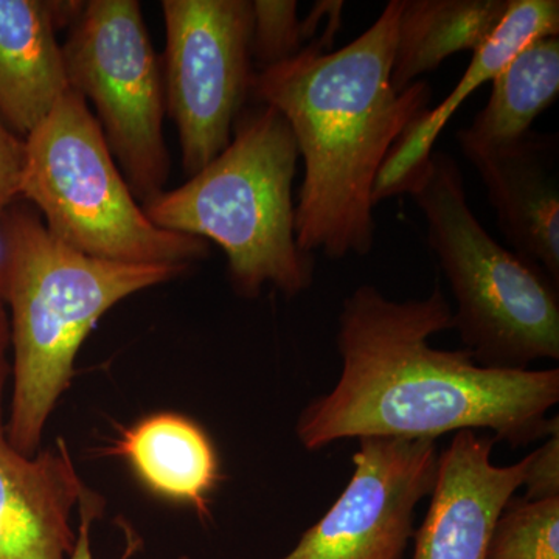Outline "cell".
Instances as JSON below:
<instances>
[{
    "instance_id": "obj_19",
    "label": "cell",
    "mask_w": 559,
    "mask_h": 559,
    "mask_svg": "<svg viewBox=\"0 0 559 559\" xmlns=\"http://www.w3.org/2000/svg\"><path fill=\"white\" fill-rule=\"evenodd\" d=\"M329 7L330 2L316 3L311 16L300 21L296 0H253L250 55L260 70L296 57Z\"/></svg>"
},
{
    "instance_id": "obj_15",
    "label": "cell",
    "mask_w": 559,
    "mask_h": 559,
    "mask_svg": "<svg viewBox=\"0 0 559 559\" xmlns=\"http://www.w3.org/2000/svg\"><path fill=\"white\" fill-rule=\"evenodd\" d=\"M106 454L127 460L153 495L191 507L201 521L210 520V496L221 480L219 459L193 419L170 412L150 415L121 430Z\"/></svg>"
},
{
    "instance_id": "obj_1",
    "label": "cell",
    "mask_w": 559,
    "mask_h": 559,
    "mask_svg": "<svg viewBox=\"0 0 559 559\" xmlns=\"http://www.w3.org/2000/svg\"><path fill=\"white\" fill-rule=\"evenodd\" d=\"M454 311L437 285L426 299L390 300L371 285L342 304L340 380L296 423L307 451L341 440L429 439L491 430L496 441L527 447L559 429V370L481 367L468 349H439L430 337L454 330Z\"/></svg>"
},
{
    "instance_id": "obj_6",
    "label": "cell",
    "mask_w": 559,
    "mask_h": 559,
    "mask_svg": "<svg viewBox=\"0 0 559 559\" xmlns=\"http://www.w3.org/2000/svg\"><path fill=\"white\" fill-rule=\"evenodd\" d=\"M24 142L21 197L57 240L117 263L190 267L207 259V241L151 223L76 92H66Z\"/></svg>"
},
{
    "instance_id": "obj_11",
    "label": "cell",
    "mask_w": 559,
    "mask_h": 559,
    "mask_svg": "<svg viewBox=\"0 0 559 559\" xmlns=\"http://www.w3.org/2000/svg\"><path fill=\"white\" fill-rule=\"evenodd\" d=\"M87 488L64 440L22 454L0 411V559H68L76 540L72 514Z\"/></svg>"
},
{
    "instance_id": "obj_8",
    "label": "cell",
    "mask_w": 559,
    "mask_h": 559,
    "mask_svg": "<svg viewBox=\"0 0 559 559\" xmlns=\"http://www.w3.org/2000/svg\"><path fill=\"white\" fill-rule=\"evenodd\" d=\"M164 92L194 176L229 146L245 110L252 70V2L165 0Z\"/></svg>"
},
{
    "instance_id": "obj_20",
    "label": "cell",
    "mask_w": 559,
    "mask_h": 559,
    "mask_svg": "<svg viewBox=\"0 0 559 559\" xmlns=\"http://www.w3.org/2000/svg\"><path fill=\"white\" fill-rule=\"evenodd\" d=\"M527 500L559 498V429L547 437L538 450L530 452L524 484Z\"/></svg>"
},
{
    "instance_id": "obj_18",
    "label": "cell",
    "mask_w": 559,
    "mask_h": 559,
    "mask_svg": "<svg viewBox=\"0 0 559 559\" xmlns=\"http://www.w3.org/2000/svg\"><path fill=\"white\" fill-rule=\"evenodd\" d=\"M485 559H559V498L510 499L492 528Z\"/></svg>"
},
{
    "instance_id": "obj_7",
    "label": "cell",
    "mask_w": 559,
    "mask_h": 559,
    "mask_svg": "<svg viewBox=\"0 0 559 559\" xmlns=\"http://www.w3.org/2000/svg\"><path fill=\"white\" fill-rule=\"evenodd\" d=\"M62 49L69 90L92 102L110 153L134 197L164 191L170 156L165 92L156 50L135 0L84 2Z\"/></svg>"
},
{
    "instance_id": "obj_23",
    "label": "cell",
    "mask_w": 559,
    "mask_h": 559,
    "mask_svg": "<svg viewBox=\"0 0 559 559\" xmlns=\"http://www.w3.org/2000/svg\"><path fill=\"white\" fill-rule=\"evenodd\" d=\"M10 323L7 314L5 305L0 299V411H2L3 395H5L7 384L11 378L10 359Z\"/></svg>"
},
{
    "instance_id": "obj_5",
    "label": "cell",
    "mask_w": 559,
    "mask_h": 559,
    "mask_svg": "<svg viewBox=\"0 0 559 559\" xmlns=\"http://www.w3.org/2000/svg\"><path fill=\"white\" fill-rule=\"evenodd\" d=\"M411 197L457 304L452 319L463 348L487 369L528 370L538 360H558V283L485 230L457 160L432 153Z\"/></svg>"
},
{
    "instance_id": "obj_9",
    "label": "cell",
    "mask_w": 559,
    "mask_h": 559,
    "mask_svg": "<svg viewBox=\"0 0 559 559\" xmlns=\"http://www.w3.org/2000/svg\"><path fill=\"white\" fill-rule=\"evenodd\" d=\"M439 457L437 440L359 439L347 487L277 559H404L415 511L432 495Z\"/></svg>"
},
{
    "instance_id": "obj_4",
    "label": "cell",
    "mask_w": 559,
    "mask_h": 559,
    "mask_svg": "<svg viewBox=\"0 0 559 559\" xmlns=\"http://www.w3.org/2000/svg\"><path fill=\"white\" fill-rule=\"evenodd\" d=\"M299 150L288 121L266 105L242 110L229 146L183 186L143 204L151 223L213 241L226 253L238 296L271 285L296 297L314 282L316 260L296 240L293 182Z\"/></svg>"
},
{
    "instance_id": "obj_10",
    "label": "cell",
    "mask_w": 559,
    "mask_h": 559,
    "mask_svg": "<svg viewBox=\"0 0 559 559\" xmlns=\"http://www.w3.org/2000/svg\"><path fill=\"white\" fill-rule=\"evenodd\" d=\"M495 437L476 430L454 433L440 454L412 559H485L496 521L522 488L528 463L525 455L514 465H495Z\"/></svg>"
},
{
    "instance_id": "obj_13",
    "label": "cell",
    "mask_w": 559,
    "mask_h": 559,
    "mask_svg": "<svg viewBox=\"0 0 559 559\" xmlns=\"http://www.w3.org/2000/svg\"><path fill=\"white\" fill-rule=\"evenodd\" d=\"M559 35L558 0H510L509 10L491 38L474 51L457 87L403 132L392 146L374 180L373 205L400 194H411L428 173L433 143L462 103L492 81L533 40Z\"/></svg>"
},
{
    "instance_id": "obj_22",
    "label": "cell",
    "mask_w": 559,
    "mask_h": 559,
    "mask_svg": "<svg viewBox=\"0 0 559 559\" xmlns=\"http://www.w3.org/2000/svg\"><path fill=\"white\" fill-rule=\"evenodd\" d=\"M105 511V499L98 492L87 488L81 496L79 503L80 525L76 533L75 546L68 559H95L92 554V527L95 521L100 520ZM139 539H132V535L128 536V546L123 557L120 559H130L132 554L139 549ZM178 559H191L190 557H180Z\"/></svg>"
},
{
    "instance_id": "obj_2",
    "label": "cell",
    "mask_w": 559,
    "mask_h": 559,
    "mask_svg": "<svg viewBox=\"0 0 559 559\" xmlns=\"http://www.w3.org/2000/svg\"><path fill=\"white\" fill-rule=\"evenodd\" d=\"M400 10L401 0H390L359 38L325 53L336 17L322 38L253 76L250 95L285 117L304 159L296 240L311 255H369L374 180L396 140L430 109L429 83L396 92L390 81Z\"/></svg>"
},
{
    "instance_id": "obj_21",
    "label": "cell",
    "mask_w": 559,
    "mask_h": 559,
    "mask_svg": "<svg viewBox=\"0 0 559 559\" xmlns=\"http://www.w3.org/2000/svg\"><path fill=\"white\" fill-rule=\"evenodd\" d=\"M25 142L0 119V219L21 197Z\"/></svg>"
},
{
    "instance_id": "obj_17",
    "label": "cell",
    "mask_w": 559,
    "mask_h": 559,
    "mask_svg": "<svg viewBox=\"0 0 559 559\" xmlns=\"http://www.w3.org/2000/svg\"><path fill=\"white\" fill-rule=\"evenodd\" d=\"M559 94V38L530 43L492 80L485 108L457 132L460 150L499 148L532 131L533 121Z\"/></svg>"
},
{
    "instance_id": "obj_12",
    "label": "cell",
    "mask_w": 559,
    "mask_h": 559,
    "mask_svg": "<svg viewBox=\"0 0 559 559\" xmlns=\"http://www.w3.org/2000/svg\"><path fill=\"white\" fill-rule=\"evenodd\" d=\"M462 153L487 187L507 240L559 283L557 135L530 131L510 145Z\"/></svg>"
},
{
    "instance_id": "obj_14",
    "label": "cell",
    "mask_w": 559,
    "mask_h": 559,
    "mask_svg": "<svg viewBox=\"0 0 559 559\" xmlns=\"http://www.w3.org/2000/svg\"><path fill=\"white\" fill-rule=\"evenodd\" d=\"M50 2L0 0V119L22 139L69 91Z\"/></svg>"
},
{
    "instance_id": "obj_3",
    "label": "cell",
    "mask_w": 559,
    "mask_h": 559,
    "mask_svg": "<svg viewBox=\"0 0 559 559\" xmlns=\"http://www.w3.org/2000/svg\"><path fill=\"white\" fill-rule=\"evenodd\" d=\"M189 271L94 259L69 248L31 209L0 219V299L10 323L11 401L7 437L36 455L44 429L75 374L81 345L98 320L139 290Z\"/></svg>"
},
{
    "instance_id": "obj_16",
    "label": "cell",
    "mask_w": 559,
    "mask_h": 559,
    "mask_svg": "<svg viewBox=\"0 0 559 559\" xmlns=\"http://www.w3.org/2000/svg\"><path fill=\"white\" fill-rule=\"evenodd\" d=\"M510 0H401L393 90L406 91L459 51H476L499 27Z\"/></svg>"
}]
</instances>
